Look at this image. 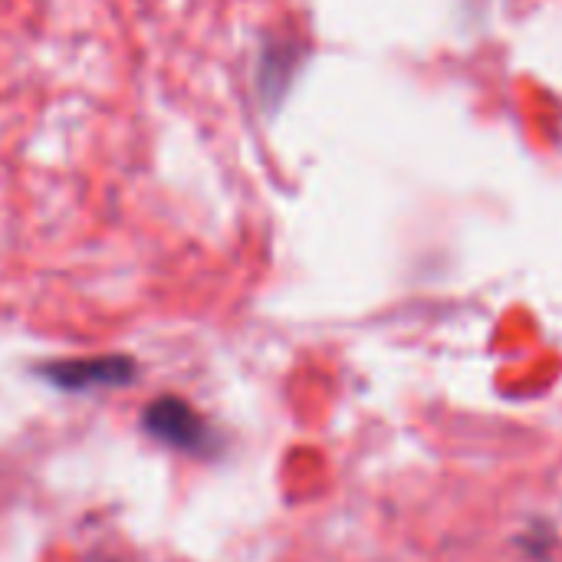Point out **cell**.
I'll list each match as a JSON object with an SVG mask.
<instances>
[{
  "label": "cell",
  "instance_id": "cell-3",
  "mask_svg": "<svg viewBox=\"0 0 562 562\" xmlns=\"http://www.w3.org/2000/svg\"><path fill=\"white\" fill-rule=\"evenodd\" d=\"M300 63H303V46L293 36H270L263 43L257 59V95L267 112H273L283 102Z\"/></svg>",
  "mask_w": 562,
  "mask_h": 562
},
{
  "label": "cell",
  "instance_id": "cell-1",
  "mask_svg": "<svg viewBox=\"0 0 562 562\" xmlns=\"http://www.w3.org/2000/svg\"><path fill=\"white\" fill-rule=\"evenodd\" d=\"M142 425L155 441H161V445H168L175 451L194 454V458H207L217 448V438H214L211 425L201 418V412L191 402H184L178 395L155 398L145 408Z\"/></svg>",
  "mask_w": 562,
  "mask_h": 562
},
{
  "label": "cell",
  "instance_id": "cell-2",
  "mask_svg": "<svg viewBox=\"0 0 562 562\" xmlns=\"http://www.w3.org/2000/svg\"><path fill=\"white\" fill-rule=\"evenodd\" d=\"M40 375L63 392H92V389H122L135 382L138 366L128 356H92V359L46 362Z\"/></svg>",
  "mask_w": 562,
  "mask_h": 562
}]
</instances>
